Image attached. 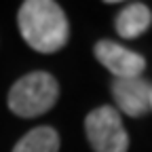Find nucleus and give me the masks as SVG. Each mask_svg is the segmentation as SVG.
<instances>
[{
	"instance_id": "3",
	"label": "nucleus",
	"mask_w": 152,
	"mask_h": 152,
	"mask_svg": "<svg viewBox=\"0 0 152 152\" xmlns=\"http://www.w3.org/2000/svg\"><path fill=\"white\" fill-rule=\"evenodd\" d=\"M85 133L95 152H127L129 133L123 125L121 112L112 106H99L87 114Z\"/></svg>"
},
{
	"instance_id": "6",
	"label": "nucleus",
	"mask_w": 152,
	"mask_h": 152,
	"mask_svg": "<svg viewBox=\"0 0 152 152\" xmlns=\"http://www.w3.org/2000/svg\"><path fill=\"white\" fill-rule=\"evenodd\" d=\"M152 26V11L144 2H131L125 9L118 11L116 19H114V28L116 34L125 40H133L140 38L148 28Z\"/></svg>"
},
{
	"instance_id": "1",
	"label": "nucleus",
	"mask_w": 152,
	"mask_h": 152,
	"mask_svg": "<svg viewBox=\"0 0 152 152\" xmlns=\"http://www.w3.org/2000/svg\"><path fill=\"white\" fill-rule=\"evenodd\" d=\"M19 34L38 53H55L66 47L70 26L64 9L53 0H26L17 13Z\"/></svg>"
},
{
	"instance_id": "4",
	"label": "nucleus",
	"mask_w": 152,
	"mask_h": 152,
	"mask_svg": "<svg viewBox=\"0 0 152 152\" xmlns=\"http://www.w3.org/2000/svg\"><path fill=\"white\" fill-rule=\"evenodd\" d=\"M95 59H97L108 72L114 74V78H135L142 76L146 70L144 55L123 47L121 42L114 40H99L93 49Z\"/></svg>"
},
{
	"instance_id": "2",
	"label": "nucleus",
	"mask_w": 152,
	"mask_h": 152,
	"mask_svg": "<svg viewBox=\"0 0 152 152\" xmlns=\"http://www.w3.org/2000/svg\"><path fill=\"white\" fill-rule=\"evenodd\" d=\"M59 97V83L49 72H30L9 91V110L21 118H36L49 112Z\"/></svg>"
},
{
	"instance_id": "8",
	"label": "nucleus",
	"mask_w": 152,
	"mask_h": 152,
	"mask_svg": "<svg viewBox=\"0 0 152 152\" xmlns=\"http://www.w3.org/2000/svg\"><path fill=\"white\" fill-rule=\"evenodd\" d=\"M150 110H152V95H150Z\"/></svg>"
},
{
	"instance_id": "7",
	"label": "nucleus",
	"mask_w": 152,
	"mask_h": 152,
	"mask_svg": "<svg viewBox=\"0 0 152 152\" xmlns=\"http://www.w3.org/2000/svg\"><path fill=\"white\" fill-rule=\"evenodd\" d=\"M13 152H59V133L49 125L36 127L15 144Z\"/></svg>"
},
{
	"instance_id": "5",
	"label": "nucleus",
	"mask_w": 152,
	"mask_h": 152,
	"mask_svg": "<svg viewBox=\"0 0 152 152\" xmlns=\"http://www.w3.org/2000/svg\"><path fill=\"white\" fill-rule=\"evenodd\" d=\"M112 97L116 102V108L131 118H140L150 112V95L152 85L135 76V78H114L112 80Z\"/></svg>"
}]
</instances>
